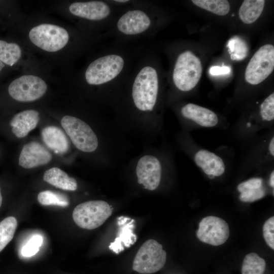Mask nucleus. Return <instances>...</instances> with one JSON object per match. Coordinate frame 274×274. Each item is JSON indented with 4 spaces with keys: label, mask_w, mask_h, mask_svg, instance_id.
Masks as SVG:
<instances>
[{
    "label": "nucleus",
    "mask_w": 274,
    "mask_h": 274,
    "mask_svg": "<svg viewBox=\"0 0 274 274\" xmlns=\"http://www.w3.org/2000/svg\"><path fill=\"white\" fill-rule=\"evenodd\" d=\"M162 79L153 51L142 50L119 93L126 95L132 110L139 113L151 114L159 105Z\"/></svg>",
    "instance_id": "f257e3e1"
},
{
    "label": "nucleus",
    "mask_w": 274,
    "mask_h": 274,
    "mask_svg": "<svg viewBox=\"0 0 274 274\" xmlns=\"http://www.w3.org/2000/svg\"><path fill=\"white\" fill-rule=\"evenodd\" d=\"M125 43L116 41L89 63L83 75L87 85L101 88L108 94L119 92L142 50Z\"/></svg>",
    "instance_id": "f03ea898"
},
{
    "label": "nucleus",
    "mask_w": 274,
    "mask_h": 274,
    "mask_svg": "<svg viewBox=\"0 0 274 274\" xmlns=\"http://www.w3.org/2000/svg\"><path fill=\"white\" fill-rule=\"evenodd\" d=\"M160 19L159 10L153 3L131 1L117 15L106 35L124 43L150 37L157 30Z\"/></svg>",
    "instance_id": "7ed1b4c3"
},
{
    "label": "nucleus",
    "mask_w": 274,
    "mask_h": 274,
    "mask_svg": "<svg viewBox=\"0 0 274 274\" xmlns=\"http://www.w3.org/2000/svg\"><path fill=\"white\" fill-rule=\"evenodd\" d=\"M202 73L200 59L192 51L185 50L179 53L174 59L170 72L174 87L180 92H188L198 84Z\"/></svg>",
    "instance_id": "20e7f679"
},
{
    "label": "nucleus",
    "mask_w": 274,
    "mask_h": 274,
    "mask_svg": "<svg viewBox=\"0 0 274 274\" xmlns=\"http://www.w3.org/2000/svg\"><path fill=\"white\" fill-rule=\"evenodd\" d=\"M113 0L76 2L68 7L73 16L87 21L97 23L99 26L108 29L119 12L124 8Z\"/></svg>",
    "instance_id": "39448f33"
},
{
    "label": "nucleus",
    "mask_w": 274,
    "mask_h": 274,
    "mask_svg": "<svg viewBox=\"0 0 274 274\" xmlns=\"http://www.w3.org/2000/svg\"><path fill=\"white\" fill-rule=\"evenodd\" d=\"M113 212L111 206L103 200H90L77 206L73 219L80 228L92 230L101 226Z\"/></svg>",
    "instance_id": "423d86ee"
},
{
    "label": "nucleus",
    "mask_w": 274,
    "mask_h": 274,
    "mask_svg": "<svg viewBox=\"0 0 274 274\" xmlns=\"http://www.w3.org/2000/svg\"><path fill=\"white\" fill-rule=\"evenodd\" d=\"M31 42L48 52H56L64 47L69 41L67 31L58 25L43 23L32 28L29 32Z\"/></svg>",
    "instance_id": "0eeeda50"
},
{
    "label": "nucleus",
    "mask_w": 274,
    "mask_h": 274,
    "mask_svg": "<svg viewBox=\"0 0 274 274\" xmlns=\"http://www.w3.org/2000/svg\"><path fill=\"white\" fill-rule=\"evenodd\" d=\"M61 124L74 146L84 152L94 151L98 145L97 136L90 126L72 116H64Z\"/></svg>",
    "instance_id": "6e6552de"
},
{
    "label": "nucleus",
    "mask_w": 274,
    "mask_h": 274,
    "mask_svg": "<svg viewBox=\"0 0 274 274\" xmlns=\"http://www.w3.org/2000/svg\"><path fill=\"white\" fill-rule=\"evenodd\" d=\"M166 260V253L163 250L162 245L154 239H148L138 251L132 268L140 273H154L164 266Z\"/></svg>",
    "instance_id": "1a4fd4ad"
},
{
    "label": "nucleus",
    "mask_w": 274,
    "mask_h": 274,
    "mask_svg": "<svg viewBox=\"0 0 274 274\" xmlns=\"http://www.w3.org/2000/svg\"><path fill=\"white\" fill-rule=\"evenodd\" d=\"M274 69V46L265 44L261 46L249 61L245 73L246 82L257 85L265 80Z\"/></svg>",
    "instance_id": "9d476101"
},
{
    "label": "nucleus",
    "mask_w": 274,
    "mask_h": 274,
    "mask_svg": "<svg viewBox=\"0 0 274 274\" xmlns=\"http://www.w3.org/2000/svg\"><path fill=\"white\" fill-rule=\"evenodd\" d=\"M47 89V84L42 78L27 75L13 81L9 86L8 92L17 101L31 102L42 97Z\"/></svg>",
    "instance_id": "9b49d317"
},
{
    "label": "nucleus",
    "mask_w": 274,
    "mask_h": 274,
    "mask_svg": "<svg viewBox=\"0 0 274 274\" xmlns=\"http://www.w3.org/2000/svg\"><path fill=\"white\" fill-rule=\"evenodd\" d=\"M230 230L227 223L216 216H209L201 219L196 232L201 242L215 246L221 245L228 239Z\"/></svg>",
    "instance_id": "f8f14e48"
},
{
    "label": "nucleus",
    "mask_w": 274,
    "mask_h": 274,
    "mask_svg": "<svg viewBox=\"0 0 274 274\" xmlns=\"http://www.w3.org/2000/svg\"><path fill=\"white\" fill-rule=\"evenodd\" d=\"M136 174L139 184L149 190H154L159 185L162 174L161 164L154 156L146 155L138 161Z\"/></svg>",
    "instance_id": "ddd939ff"
},
{
    "label": "nucleus",
    "mask_w": 274,
    "mask_h": 274,
    "mask_svg": "<svg viewBox=\"0 0 274 274\" xmlns=\"http://www.w3.org/2000/svg\"><path fill=\"white\" fill-rule=\"evenodd\" d=\"M52 159L50 152L37 142H30L22 148L19 164L25 168H31L48 163Z\"/></svg>",
    "instance_id": "4468645a"
},
{
    "label": "nucleus",
    "mask_w": 274,
    "mask_h": 274,
    "mask_svg": "<svg viewBox=\"0 0 274 274\" xmlns=\"http://www.w3.org/2000/svg\"><path fill=\"white\" fill-rule=\"evenodd\" d=\"M180 111L183 117L201 127H213L219 123L218 116L214 112L193 103L184 105Z\"/></svg>",
    "instance_id": "2eb2a0df"
},
{
    "label": "nucleus",
    "mask_w": 274,
    "mask_h": 274,
    "mask_svg": "<svg viewBox=\"0 0 274 274\" xmlns=\"http://www.w3.org/2000/svg\"><path fill=\"white\" fill-rule=\"evenodd\" d=\"M196 164L210 178L222 175L225 171L223 160L214 152L205 149L196 152L194 156Z\"/></svg>",
    "instance_id": "dca6fc26"
},
{
    "label": "nucleus",
    "mask_w": 274,
    "mask_h": 274,
    "mask_svg": "<svg viewBox=\"0 0 274 274\" xmlns=\"http://www.w3.org/2000/svg\"><path fill=\"white\" fill-rule=\"evenodd\" d=\"M118 220L117 224L119 226L118 236L109 246V249L116 254L124 250V247H129L136 240V236L133 231L134 228V220L122 216L119 217Z\"/></svg>",
    "instance_id": "f3484780"
},
{
    "label": "nucleus",
    "mask_w": 274,
    "mask_h": 274,
    "mask_svg": "<svg viewBox=\"0 0 274 274\" xmlns=\"http://www.w3.org/2000/svg\"><path fill=\"white\" fill-rule=\"evenodd\" d=\"M39 121V113L37 111L26 110L14 115L10 124L15 136L22 138L36 128Z\"/></svg>",
    "instance_id": "a211bd4d"
},
{
    "label": "nucleus",
    "mask_w": 274,
    "mask_h": 274,
    "mask_svg": "<svg viewBox=\"0 0 274 274\" xmlns=\"http://www.w3.org/2000/svg\"><path fill=\"white\" fill-rule=\"evenodd\" d=\"M41 135L45 144L55 153L63 154L68 150V140L60 128L55 126H47L42 130Z\"/></svg>",
    "instance_id": "6ab92c4d"
},
{
    "label": "nucleus",
    "mask_w": 274,
    "mask_h": 274,
    "mask_svg": "<svg viewBox=\"0 0 274 274\" xmlns=\"http://www.w3.org/2000/svg\"><path fill=\"white\" fill-rule=\"evenodd\" d=\"M237 189L240 193L239 199L252 202L263 198L265 194L263 180L261 178H252L239 183Z\"/></svg>",
    "instance_id": "aec40b11"
},
{
    "label": "nucleus",
    "mask_w": 274,
    "mask_h": 274,
    "mask_svg": "<svg viewBox=\"0 0 274 274\" xmlns=\"http://www.w3.org/2000/svg\"><path fill=\"white\" fill-rule=\"evenodd\" d=\"M43 180L59 189L75 191L77 189L76 180L58 167L51 168L44 173Z\"/></svg>",
    "instance_id": "412c9836"
},
{
    "label": "nucleus",
    "mask_w": 274,
    "mask_h": 274,
    "mask_svg": "<svg viewBox=\"0 0 274 274\" xmlns=\"http://www.w3.org/2000/svg\"><path fill=\"white\" fill-rule=\"evenodd\" d=\"M264 0H245L238 10L241 20L249 24L256 21L262 13L264 5Z\"/></svg>",
    "instance_id": "4be33fe9"
},
{
    "label": "nucleus",
    "mask_w": 274,
    "mask_h": 274,
    "mask_svg": "<svg viewBox=\"0 0 274 274\" xmlns=\"http://www.w3.org/2000/svg\"><path fill=\"white\" fill-rule=\"evenodd\" d=\"M22 51L20 46L14 43L0 40V61L12 66L19 60Z\"/></svg>",
    "instance_id": "5701e85b"
},
{
    "label": "nucleus",
    "mask_w": 274,
    "mask_h": 274,
    "mask_svg": "<svg viewBox=\"0 0 274 274\" xmlns=\"http://www.w3.org/2000/svg\"><path fill=\"white\" fill-rule=\"evenodd\" d=\"M265 260L255 253H250L245 257L242 266V274H264Z\"/></svg>",
    "instance_id": "b1692460"
},
{
    "label": "nucleus",
    "mask_w": 274,
    "mask_h": 274,
    "mask_svg": "<svg viewBox=\"0 0 274 274\" xmlns=\"http://www.w3.org/2000/svg\"><path fill=\"white\" fill-rule=\"evenodd\" d=\"M196 6L217 15L225 16L230 9L229 2L225 0H192Z\"/></svg>",
    "instance_id": "393cba45"
},
{
    "label": "nucleus",
    "mask_w": 274,
    "mask_h": 274,
    "mask_svg": "<svg viewBox=\"0 0 274 274\" xmlns=\"http://www.w3.org/2000/svg\"><path fill=\"white\" fill-rule=\"evenodd\" d=\"M17 226V221L13 216L8 217L0 222V252L13 239Z\"/></svg>",
    "instance_id": "a878e982"
},
{
    "label": "nucleus",
    "mask_w": 274,
    "mask_h": 274,
    "mask_svg": "<svg viewBox=\"0 0 274 274\" xmlns=\"http://www.w3.org/2000/svg\"><path fill=\"white\" fill-rule=\"evenodd\" d=\"M38 200L40 204L44 206L54 205L66 207L69 205V200L65 195L50 190L40 192Z\"/></svg>",
    "instance_id": "bb28decb"
},
{
    "label": "nucleus",
    "mask_w": 274,
    "mask_h": 274,
    "mask_svg": "<svg viewBox=\"0 0 274 274\" xmlns=\"http://www.w3.org/2000/svg\"><path fill=\"white\" fill-rule=\"evenodd\" d=\"M227 47L230 58L233 60H242L245 58L248 53L246 42L238 37L231 38L228 42Z\"/></svg>",
    "instance_id": "cd10ccee"
},
{
    "label": "nucleus",
    "mask_w": 274,
    "mask_h": 274,
    "mask_svg": "<svg viewBox=\"0 0 274 274\" xmlns=\"http://www.w3.org/2000/svg\"><path fill=\"white\" fill-rule=\"evenodd\" d=\"M259 116L263 122H270L274 119V93L272 92L259 106Z\"/></svg>",
    "instance_id": "c85d7f7f"
},
{
    "label": "nucleus",
    "mask_w": 274,
    "mask_h": 274,
    "mask_svg": "<svg viewBox=\"0 0 274 274\" xmlns=\"http://www.w3.org/2000/svg\"><path fill=\"white\" fill-rule=\"evenodd\" d=\"M43 242V239L41 235H34L22 247L21 252L22 255L29 257L36 255L39 251V248L42 246Z\"/></svg>",
    "instance_id": "c756f323"
},
{
    "label": "nucleus",
    "mask_w": 274,
    "mask_h": 274,
    "mask_svg": "<svg viewBox=\"0 0 274 274\" xmlns=\"http://www.w3.org/2000/svg\"><path fill=\"white\" fill-rule=\"evenodd\" d=\"M263 235L266 244L274 249V217L268 219L263 226Z\"/></svg>",
    "instance_id": "7c9ffc66"
},
{
    "label": "nucleus",
    "mask_w": 274,
    "mask_h": 274,
    "mask_svg": "<svg viewBox=\"0 0 274 274\" xmlns=\"http://www.w3.org/2000/svg\"><path fill=\"white\" fill-rule=\"evenodd\" d=\"M231 68L227 66H212L210 67L209 72L212 76L227 75L230 73Z\"/></svg>",
    "instance_id": "2f4dec72"
},
{
    "label": "nucleus",
    "mask_w": 274,
    "mask_h": 274,
    "mask_svg": "<svg viewBox=\"0 0 274 274\" xmlns=\"http://www.w3.org/2000/svg\"><path fill=\"white\" fill-rule=\"evenodd\" d=\"M268 151L270 155L273 157L274 156V138L272 137L268 145Z\"/></svg>",
    "instance_id": "473e14b6"
},
{
    "label": "nucleus",
    "mask_w": 274,
    "mask_h": 274,
    "mask_svg": "<svg viewBox=\"0 0 274 274\" xmlns=\"http://www.w3.org/2000/svg\"><path fill=\"white\" fill-rule=\"evenodd\" d=\"M274 173L273 170L272 171L270 175L269 184L270 187L273 188L274 186Z\"/></svg>",
    "instance_id": "72a5a7b5"
},
{
    "label": "nucleus",
    "mask_w": 274,
    "mask_h": 274,
    "mask_svg": "<svg viewBox=\"0 0 274 274\" xmlns=\"http://www.w3.org/2000/svg\"><path fill=\"white\" fill-rule=\"evenodd\" d=\"M5 66L4 63H3L2 61H0V72L2 70V69Z\"/></svg>",
    "instance_id": "f704fd0d"
},
{
    "label": "nucleus",
    "mask_w": 274,
    "mask_h": 274,
    "mask_svg": "<svg viewBox=\"0 0 274 274\" xmlns=\"http://www.w3.org/2000/svg\"><path fill=\"white\" fill-rule=\"evenodd\" d=\"M2 200H3V197H2V193L1 191V188H0V208L2 206Z\"/></svg>",
    "instance_id": "c9c22d12"
}]
</instances>
